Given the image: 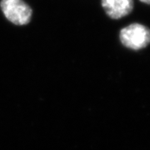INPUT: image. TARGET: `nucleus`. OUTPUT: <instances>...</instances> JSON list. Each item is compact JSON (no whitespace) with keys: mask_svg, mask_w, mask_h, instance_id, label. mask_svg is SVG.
I'll return each instance as SVG.
<instances>
[{"mask_svg":"<svg viewBox=\"0 0 150 150\" xmlns=\"http://www.w3.org/2000/svg\"><path fill=\"white\" fill-rule=\"evenodd\" d=\"M120 42L126 48L139 50L150 44V29L144 24L134 23L121 29Z\"/></svg>","mask_w":150,"mask_h":150,"instance_id":"f257e3e1","label":"nucleus"},{"mask_svg":"<svg viewBox=\"0 0 150 150\" xmlns=\"http://www.w3.org/2000/svg\"><path fill=\"white\" fill-rule=\"evenodd\" d=\"M0 8L6 18L15 25H26L31 21L32 8L23 0H1Z\"/></svg>","mask_w":150,"mask_h":150,"instance_id":"f03ea898","label":"nucleus"},{"mask_svg":"<svg viewBox=\"0 0 150 150\" xmlns=\"http://www.w3.org/2000/svg\"><path fill=\"white\" fill-rule=\"evenodd\" d=\"M105 13L112 19H120L133 11L134 0H101Z\"/></svg>","mask_w":150,"mask_h":150,"instance_id":"7ed1b4c3","label":"nucleus"},{"mask_svg":"<svg viewBox=\"0 0 150 150\" xmlns=\"http://www.w3.org/2000/svg\"><path fill=\"white\" fill-rule=\"evenodd\" d=\"M140 2L146 4H150V0H139Z\"/></svg>","mask_w":150,"mask_h":150,"instance_id":"20e7f679","label":"nucleus"}]
</instances>
